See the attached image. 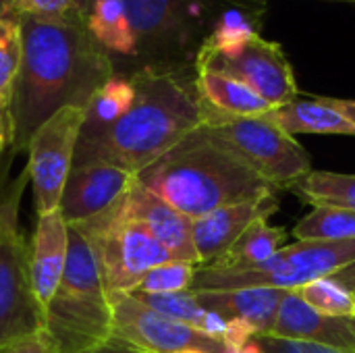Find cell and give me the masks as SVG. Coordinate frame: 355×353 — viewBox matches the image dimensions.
I'll return each mask as SVG.
<instances>
[{"label":"cell","mask_w":355,"mask_h":353,"mask_svg":"<svg viewBox=\"0 0 355 353\" xmlns=\"http://www.w3.org/2000/svg\"><path fill=\"white\" fill-rule=\"evenodd\" d=\"M83 121V108H62L33 133L27 146V177L31 181L37 216L60 206L69 173L75 164Z\"/></svg>","instance_id":"obj_10"},{"label":"cell","mask_w":355,"mask_h":353,"mask_svg":"<svg viewBox=\"0 0 355 353\" xmlns=\"http://www.w3.org/2000/svg\"><path fill=\"white\" fill-rule=\"evenodd\" d=\"M112 306V339L129 345L139 353H227L229 350L200 333L198 329L183 325L166 314L156 312L129 293L110 295Z\"/></svg>","instance_id":"obj_11"},{"label":"cell","mask_w":355,"mask_h":353,"mask_svg":"<svg viewBox=\"0 0 355 353\" xmlns=\"http://www.w3.org/2000/svg\"><path fill=\"white\" fill-rule=\"evenodd\" d=\"M85 25L92 37L112 58H137V37L123 0H92L85 12Z\"/></svg>","instance_id":"obj_21"},{"label":"cell","mask_w":355,"mask_h":353,"mask_svg":"<svg viewBox=\"0 0 355 353\" xmlns=\"http://www.w3.org/2000/svg\"><path fill=\"white\" fill-rule=\"evenodd\" d=\"M198 273V264L185 260H171L152 268L135 287L133 293L144 295H168L189 291Z\"/></svg>","instance_id":"obj_28"},{"label":"cell","mask_w":355,"mask_h":353,"mask_svg":"<svg viewBox=\"0 0 355 353\" xmlns=\"http://www.w3.org/2000/svg\"><path fill=\"white\" fill-rule=\"evenodd\" d=\"M258 337V331L243 320H227V333L223 337V343L227 350H239L248 343H252Z\"/></svg>","instance_id":"obj_33"},{"label":"cell","mask_w":355,"mask_h":353,"mask_svg":"<svg viewBox=\"0 0 355 353\" xmlns=\"http://www.w3.org/2000/svg\"><path fill=\"white\" fill-rule=\"evenodd\" d=\"M287 135L318 133V135H355V125L337 110L327 98L293 100L289 104L270 108L264 114Z\"/></svg>","instance_id":"obj_20"},{"label":"cell","mask_w":355,"mask_h":353,"mask_svg":"<svg viewBox=\"0 0 355 353\" xmlns=\"http://www.w3.org/2000/svg\"><path fill=\"white\" fill-rule=\"evenodd\" d=\"M196 300L225 320L250 322L258 335H270L285 289L248 287V289H191Z\"/></svg>","instance_id":"obj_18"},{"label":"cell","mask_w":355,"mask_h":353,"mask_svg":"<svg viewBox=\"0 0 355 353\" xmlns=\"http://www.w3.org/2000/svg\"><path fill=\"white\" fill-rule=\"evenodd\" d=\"M21 64L10 92V148L27 152L33 133L62 108H87L114 75L112 56L98 46L83 17L17 15Z\"/></svg>","instance_id":"obj_1"},{"label":"cell","mask_w":355,"mask_h":353,"mask_svg":"<svg viewBox=\"0 0 355 353\" xmlns=\"http://www.w3.org/2000/svg\"><path fill=\"white\" fill-rule=\"evenodd\" d=\"M256 35L260 33L252 15L241 6H229L220 10V15L210 27L208 37L200 46V50L216 54V56H235Z\"/></svg>","instance_id":"obj_24"},{"label":"cell","mask_w":355,"mask_h":353,"mask_svg":"<svg viewBox=\"0 0 355 353\" xmlns=\"http://www.w3.org/2000/svg\"><path fill=\"white\" fill-rule=\"evenodd\" d=\"M75 4H77L79 12L85 17V12H87V8H89V4H92V0H75Z\"/></svg>","instance_id":"obj_40"},{"label":"cell","mask_w":355,"mask_h":353,"mask_svg":"<svg viewBox=\"0 0 355 353\" xmlns=\"http://www.w3.org/2000/svg\"><path fill=\"white\" fill-rule=\"evenodd\" d=\"M17 10L35 17H83L75 4V0H15ZM85 19V17H83Z\"/></svg>","instance_id":"obj_31"},{"label":"cell","mask_w":355,"mask_h":353,"mask_svg":"<svg viewBox=\"0 0 355 353\" xmlns=\"http://www.w3.org/2000/svg\"><path fill=\"white\" fill-rule=\"evenodd\" d=\"M202 108L204 123L214 133V137L237 152L277 189H291L312 171V160L306 148L293 135H287L283 129H279L264 114L229 117L208 110L204 104Z\"/></svg>","instance_id":"obj_9"},{"label":"cell","mask_w":355,"mask_h":353,"mask_svg":"<svg viewBox=\"0 0 355 353\" xmlns=\"http://www.w3.org/2000/svg\"><path fill=\"white\" fill-rule=\"evenodd\" d=\"M254 341L260 347V353H355L354 350H339V347L295 341V339H281L270 335H258Z\"/></svg>","instance_id":"obj_30"},{"label":"cell","mask_w":355,"mask_h":353,"mask_svg":"<svg viewBox=\"0 0 355 353\" xmlns=\"http://www.w3.org/2000/svg\"><path fill=\"white\" fill-rule=\"evenodd\" d=\"M131 19L141 67L185 69L193 64L204 40V0H123Z\"/></svg>","instance_id":"obj_7"},{"label":"cell","mask_w":355,"mask_h":353,"mask_svg":"<svg viewBox=\"0 0 355 353\" xmlns=\"http://www.w3.org/2000/svg\"><path fill=\"white\" fill-rule=\"evenodd\" d=\"M83 353H139V352L131 350L129 345H125V343H121V341L110 339L108 343H102V345H98V347H94V350H87V352H83Z\"/></svg>","instance_id":"obj_36"},{"label":"cell","mask_w":355,"mask_h":353,"mask_svg":"<svg viewBox=\"0 0 355 353\" xmlns=\"http://www.w3.org/2000/svg\"><path fill=\"white\" fill-rule=\"evenodd\" d=\"M308 306L329 316L355 318V298L335 279L324 277L293 289Z\"/></svg>","instance_id":"obj_27"},{"label":"cell","mask_w":355,"mask_h":353,"mask_svg":"<svg viewBox=\"0 0 355 353\" xmlns=\"http://www.w3.org/2000/svg\"><path fill=\"white\" fill-rule=\"evenodd\" d=\"M135 181L137 175L110 162H75L58 208L69 225H81L119 204Z\"/></svg>","instance_id":"obj_13"},{"label":"cell","mask_w":355,"mask_h":353,"mask_svg":"<svg viewBox=\"0 0 355 353\" xmlns=\"http://www.w3.org/2000/svg\"><path fill=\"white\" fill-rule=\"evenodd\" d=\"M279 210L277 196L250 200L216 208L193 221V246L200 266L212 264L220 258L254 223L268 218Z\"/></svg>","instance_id":"obj_14"},{"label":"cell","mask_w":355,"mask_h":353,"mask_svg":"<svg viewBox=\"0 0 355 353\" xmlns=\"http://www.w3.org/2000/svg\"><path fill=\"white\" fill-rule=\"evenodd\" d=\"M131 79L133 106L110 127L81 131L75 162L102 160L139 175L204 123L193 67H139Z\"/></svg>","instance_id":"obj_2"},{"label":"cell","mask_w":355,"mask_h":353,"mask_svg":"<svg viewBox=\"0 0 355 353\" xmlns=\"http://www.w3.org/2000/svg\"><path fill=\"white\" fill-rule=\"evenodd\" d=\"M133 100H135V83L131 75L114 73L89 100L81 131H98L110 127L112 123H116L121 117L127 114V110L133 106Z\"/></svg>","instance_id":"obj_23"},{"label":"cell","mask_w":355,"mask_h":353,"mask_svg":"<svg viewBox=\"0 0 355 353\" xmlns=\"http://www.w3.org/2000/svg\"><path fill=\"white\" fill-rule=\"evenodd\" d=\"M21 64L19 21H0V94H10Z\"/></svg>","instance_id":"obj_29"},{"label":"cell","mask_w":355,"mask_h":353,"mask_svg":"<svg viewBox=\"0 0 355 353\" xmlns=\"http://www.w3.org/2000/svg\"><path fill=\"white\" fill-rule=\"evenodd\" d=\"M137 181L191 221L216 208L262 200L277 191L237 152L214 137L206 123L141 171Z\"/></svg>","instance_id":"obj_3"},{"label":"cell","mask_w":355,"mask_h":353,"mask_svg":"<svg viewBox=\"0 0 355 353\" xmlns=\"http://www.w3.org/2000/svg\"><path fill=\"white\" fill-rule=\"evenodd\" d=\"M0 353H60L56 341L52 339V335L42 329L35 335H29L25 339H19L15 343H8L4 347H0Z\"/></svg>","instance_id":"obj_32"},{"label":"cell","mask_w":355,"mask_h":353,"mask_svg":"<svg viewBox=\"0 0 355 353\" xmlns=\"http://www.w3.org/2000/svg\"><path fill=\"white\" fill-rule=\"evenodd\" d=\"M46 331L60 353H83L112 339V306L87 237L69 225V258L46 308Z\"/></svg>","instance_id":"obj_4"},{"label":"cell","mask_w":355,"mask_h":353,"mask_svg":"<svg viewBox=\"0 0 355 353\" xmlns=\"http://www.w3.org/2000/svg\"><path fill=\"white\" fill-rule=\"evenodd\" d=\"M23 177L0 198V347L46 329V314L29 277V241L19 229Z\"/></svg>","instance_id":"obj_8"},{"label":"cell","mask_w":355,"mask_h":353,"mask_svg":"<svg viewBox=\"0 0 355 353\" xmlns=\"http://www.w3.org/2000/svg\"><path fill=\"white\" fill-rule=\"evenodd\" d=\"M4 148H6V146H4V144H0V156H2V152H4Z\"/></svg>","instance_id":"obj_41"},{"label":"cell","mask_w":355,"mask_h":353,"mask_svg":"<svg viewBox=\"0 0 355 353\" xmlns=\"http://www.w3.org/2000/svg\"><path fill=\"white\" fill-rule=\"evenodd\" d=\"M270 337L355 352V318L322 314L308 306L293 289H289L281 302Z\"/></svg>","instance_id":"obj_17"},{"label":"cell","mask_w":355,"mask_h":353,"mask_svg":"<svg viewBox=\"0 0 355 353\" xmlns=\"http://www.w3.org/2000/svg\"><path fill=\"white\" fill-rule=\"evenodd\" d=\"M183 353H204V352H183Z\"/></svg>","instance_id":"obj_42"},{"label":"cell","mask_w":355,"mask_h":353,"mask_svg":"<svg viewBox=\"0 0 355 353\" xmlns=\"http://www.w3.org/2000/svg\"><path fill=\"white\" fill-rule=\"evenodd\" d=\"M0 144H10V94H0Z\"/></svg>","instance_id":"obj_34"},{"label":"cell","mask_w":355,"mask_h":353,"mask_svg":"<svg viewBox=\"0 0 355 353\" xmlns=\"http://www.w3.org/2000/svg\"><path fill=\"white\" fill-rule=\"evenodd\" d=\"M293 235L304 239H322V241H341L355 239V210L314 206L295 227Z\"/></svg>","instance_id":"obj_26"},{"label":"cell","mask_w":355,"mask_h":353,"mask_svg":"<svg viewBox=\"0 0 355 353\" xmlns=\"http://www.w3.org/2000/svg\"><path fill=\"white\" fill-rule=\"evenodd\" d=\"M193 73L198 96L208 110L229 117H262L272 108L254 89L227 73L206 67H193Z\"/></svg>","instance_id":"obj_19"},{"label":"cell","mask_w":355,"mask_h":353,"mask_svg":"<svg viewBox=\"0 0 355 353\" xmlns=\"http://www.w3.org/2000/svg\"><path fill=\"white\" fill-rule=\"evenodd\" d=\"M17 2L15 0H0V21H12L17 19Z\"/></svg>","instance_id":"obj_38"},{"label":"cell","mask_w":355,"mask_h":353,"mask_svg":"<svg viewBox=\"0 0 355 353\" xmlns=\"http://www.w3.org/2000/svg\"><path fill=\"white\" fill-rule=\"evenodd\" d=\"M355 262V239H304L281 248L270 260L250 270H210L198 266L191 289H297Z\"/></svg>","instance_id":"obj_5"},{"label":"cell","mask_w":355,"mask_h":353,"mask_svg":"<svg viewBox=\"0 0 355 353\" xmlns=\"http://www.w3.org/2000/svg\"><path fill=\"white\" fill-rule=\"evenodd\" d=\"M121 202L92 221L71 225L87 237L108 298L133 293L152 268L175 260L139 221L125 214Z\"/></svg>","instance_id":"obj_6"},{"label":"cell","mask_w":355,"mask_h":353,"mask_svg":"<svg viewBox=\"0 0 355 353\" xmlns=\"http://www.w3.org/2000/svg\"><path fill=\"white\" fill-rule=\"evenodd\" d=\"M287 229L275 227L268 218H260L254 223L220 258L212 264L204 266L210 270H250L254 266L270 260L281 248H285Z\"/></svg>","instance_id":"obj_22"},{"label":"cell","mask_w":355,"mask_h":353,"mask_svg":"<svg viewBox=\"0 0 355 353\" xmlns=\"http://www.w3.org/2000/svg\"><path fill=\"white\" fill-rule=\"evenodd\" d=\"M69 258V223L60 208L37 216L35 231L29 241V277L33 293L46 314L54 300Z\"/></svg>","instance_id":"obj_16"},{"label":"cell","mask_w":355,"mask_h":353,"mask_svg":"<svg viewBox=\"0 0 355 353\" xmlns=\"http://www.w3.org/2000/svg\"><path fill=\"white\" fill-rule=\"evenodd\" d=\"M331 279H335L339 285H343L352 295L355 298V262L343 266L341 270H337L335 275H331Z\"/></svg>","instance_id":"obj_35"},{"label":"cell","mask_w":355,"mask_h":353,"mask_svg":"<svg viewBox=\"0 0 355 353\" xmlns=\"http://www.w3.org/2000/svg\"><path fill=\"white\" fill-rule=\"evenodd\" d=\"M227 353H260V347L256 345V341H252V343H248V345H243L239 350H229Z\"/></svg>","instance_id":"obj_39"},{"label":"cell","mask_w":355,"mask_h":353,"mask_svg":"<svg viewBox=\"0 0 355 353\" xmlns=\"http://www.w3.org/2000/svg\"><path fill=\"white\" fill-rule=\"evenodd\" d=\"M121 206L125 214L139 221L173 254L175 260H185L200 266L193 246V221L189 216L148 191L139 181H135Z\"/></svg>","instance_id":"obj_15"},{"label":"cell","mask_w":355,"mask_h":353,"mask_svg":"<svg viewBox=\"0 0 355 353\" xmlns=\"http://www.w3.org/2000/svg\"><path fill=\"white\" fill-rule=\"evenodd\" d=\"M291 189L312 206L355 210V175L333 171H310Z\"/></svg>","instance_id":"obj_25"},{"label":"cell","mask_w":355,"mask_h":353,"mask_svg":"<svg viewBox=\"0 0 355 353\" xmlns=\"http://www.w3.org/2000/svg\"><path fill=\"white\" fill-rule=\"evenodd\" d=\"M193 67L214 69L239 79L272 108L297 100L300 94L293 64L283 46L279 42L264 40L262 35H256L235 56H216L198 50Z\"/></svg>","instance_id":"obj_12"},{"label":"cell","mask_w":355,"mask_h":353,"mask_svg":"<svg viewBox=\"0 0 355 353\" xmlns=\"http://www.w3.org/2000/svg\"><path fill=\"white\" fill-rule=\"evenodd\" d=\"M337 110H341L355 125V100H343V98H327Z\"/></svg>","instance_id":"obj_37"}]
</instances>
